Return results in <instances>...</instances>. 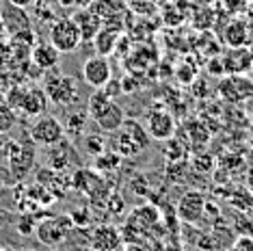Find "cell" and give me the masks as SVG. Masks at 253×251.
Listing matches in <instances>:
<instances>
[{"instance_id":"cell-1","label":"cell","mask_w":253,"mask_h":251,"mask_svg":"<svg viewBox=\"0 0 253 251\" xmlns=\"http://www.w3.org/2000/svg\"><path fill=\"white\" fill-rule=\"evenodd\" d=\"M152 136L147 134L145 126L136 119H128L122 124V128L117 130V136H115V145L113 150L117 154H122L124 158H132L136 154H141L145 147L149 145Z\"/></svg>"},{"instance_id":"cell-2","label":"cell","mask_w":253,"mask_h":251,"mask_svg":"<svg viewBox=\"0 0 253 251\" xmlns=\"http://www.w3.org/2000/svg\"><path fill=\"white\" fill-rule=\"evenodd\" d=\"M43 91H45V95H48V100L61 108H67L80 100L78 83L74 81L72 76H65V74L56 72L54 67L50 70L48 76H45V89Z\"/></svg>"},{"instance_id":"cell-3","label":"cell","mask_w":253,"mask_h":251,"mask_svg":"<svg viewBox=\"0 0 253 251\" xmlns=\"http://www.w3.org/2000/svg\"><path fill=\"white\" fill-rule=\"evenodd\" d=\"M4 158L9 161V167H11V173L13 178L22 182L31 173L33 165H35V143L31 139L28 141H9L4 145Z\"/></svg>"},{"instance_id":"cell-4","label":"cell","mask_w":253,"mask_h":251,"mask_svg":"<svg viewBox=\"0 0 253 251\" xmlns=\"http://www.w3.org/2000/svg\"><path fill=\"white\" fill-rule=\"evenodd\" d=\"M74 225L70 214H48L45 219H42L35 227V236L37 241L45 245V247H59L72 234Z\"/></svg>"},{"instance_id":"cell-5","label":"cell","mask_w":253,"mask_h":251,"mask_svg":"<svg viewBox=\"0 0 253 251\" xmlns=\"http://www.w3.org/2000/svg\"><path fill=\"white\" fill-rule=\"evenodd\" d=\"M48 42L52 43L61 54H67V52H74V50L83 43V37H80V31L72 18H61L50 24Z\"/></svg>"},{"instance_id":"cell-6","label":"cell","mask_w":253,"mask_h":251,"mask_svg":"<svg viewBox=\"0 0 253 251\" xmlns=\"http://www.w3.org/2000/svg\"><path fill=\"white\" fill-rule=\"evenodd\" d=\"M28 139L35 145L48 147V145L59 143L61 139H65V128H63V124L52 115H39L35 122L31 124V128H28Z\"/></svg>"},{"instance_id":"cell-7","label":"cell","mask_w":253,"mask_h":251,"mask_svg":"<svg viewBox=\"0 0 253 251\" xmlns=\"http://www.w3.org/2000/svg\"><path fill=\"white\" fill-rule=\"evenodd\" d=\"M145 130L154 141H167L177 132V122L167 108L156 106L147 113L145 117Z\"/></svg>"},{"instance_id":"cell-8","label":"cell","mask_w":253,"mask_h":251,"mask_svg":"<svg viewBox=\"0 0 253 251\" xmlns=\"http://www.w3.org/2000/svg\"><path fill=\"white\" fill-rule=\"evenodd\" d=\"M216 91L223 100L238 104V102H245L247 98L253 95V81L247 78L245 74H225L221 78V83H218Z\"/></svg>"},{"instance_id":"cell-9","label":"cell","mask_w":253,"mask_h":251,"mask_svg":"<svg viewBox=\"0 0 253 251\" xmlns=\"http://www.w3.org/2000/svg\"><path fill=\"white\" fill-rule=\"evenodd\" d=\"M206 195L201 191H186L184 195L177 199V206H175V212H177V219H182L184 223L193 225V223H199L206 214Z\"/></svg>"},{"instance_id":"cell-10","label":"cell","mask_w":253,"mask_h":251,"mask_svg":"<svg viewBox=\"0 0 253 251\" xmlns=\"http://www.w3.org/2000/svg\"><path fill=\"white\" fill-rule=\"evenodd\" d=\"M83 78H84V83L93 89L104 87V84L113 78V67H111L108 56H102V54L89 56L83 65Z\"/></svg>"},{"instance_id":"cell-11","label":"cell","mask_w":253,"mask_h":251,"mask_svg":"<svg viewBox=\"0 0 253 251\" xmlns=\"http://www.w3.org/2000/svg\"><path fill=\"white\" fill-rule=\"evenodd\" d=\"M78 156L74 145L67 139H61L59 143L48 145V154H45V167L54 171H67L72 165H76Z\"/></svg>"},{"instance_id":"cell-12","label":"cell","mask_w":253,"mask_h":251,"mask_svg":"<svg viewBox=\"0 0 253 251\" xmlns=\"http://www.w3.org/2000/svg\"><path fill=\"white\" fill-rule=\"evenodd\" d=\"M91 119H93L95 126L100 128V132H117V130L122 128V124L126 122V113L117 102L111 100L104 108H100L95 115H91Z\"/></svg>"},{"instance_id":"cell-13","label":"cell","mask_w":253,"mask_h":251,"mask_svg":"<svg viewBox=\"0 0 253 251\" xmlns=\"http://www.w3.org/2000/svg\"><path fill=\"white\" fill-rule=\"evenodd\" d=\"M89 243H91V247H95L100 251H117V249H122L124 238L117 227L104 223V225H97L89 234Z\"/></svg>"},{"instance_id":"cell-14","label":"cell","mask_w":253,"mask_h":251,"mask_svg":"<svg viewBox=\"0 0 253 251\" xmlns=\"http://www.w3.org/2000/svg\"><path fill=\"white\" fill-rule=\"evenodd\" d=\"M223 59V67H225V74H249L253 70V63L249 56V48L243 45V48H227L225 52L221 54Z\"/></svg>"},{"instance_id":"cell-15","label":"cell","mask_w":253,"mask_h":251,"mask_svg":"<svg viewBox=\"0 0 253 251\" xmlns=\"http://www.w3.org/2000/svg\"><path fill=\"white\" fill-rule=\"evenodd\" d=\"M74 22H76L78 31H80V37H83V42H93V37L100 33V28L104 26V22L102 18L95 13L93 9H78L76 13H74Z\"/></svg>"},{"instance_id":"cell-16","label":"cell","mask_w":253,"mask_h":251,"mask_svg":"<svg viewBox=\"0 0 253 251\" xmlns=\"http://www.w3.org/2000/svg\"><path fill=\"white\" fill-rule=\"evenodd\" d=\"M48 95H45L43 89L39 87H26L24 91V98H22V104H20V111L28 117H39L48 111Z\"/></svg>"},{"instance_id":"cell-17","label":"cell","mask_w":253,"mask_h":251,"mask_svg":"<svg viewBox=\"0 0 253 251\" xmlns=\"http://www.w3.org/2000/svg\"><path fill=\"white\" fill-rule=\"evenodd\" d=\"M158 219H160L158 208L152 206V204H145V206H139V208L132 210V214L128 216L126 223H128L130 227H134L139 234H145L149 227H154L158 223Z\"/></svg>"},{"instance_id":"cell-18","label":"cell","mask_w":253,"mask_h":251,"mask_svg":"<svg viewBox=\"0 0 253 251\" xmlns=\"http://www.w3.org/2000/svg\"><path fill=\"white\" fill-rule=\"evenodd\" d=\"M59 56H61V52L50 42H39L31 48V63H35L39 70H43V72L56 67Z\"/></svg>"},{"instance_id":"cell-19","label":"cell","mask_w":253,"mask_h":251,"mask_svg":"<svg viewBox=\"0 0 253 251\" xmlns=\"http://www.w3.org/2000/svg\"><path fill=\"white\" fill-rule=\"evenodd\" d=\"M223 43L227 48H243V45L251 43L249 37V22L245 20H232L225 26V33H223Z\"/></svg>"},{"instance_id":"cell-20","label":"cell","mask_w":253,"mask_h":251,"mask_svg":"<svg viewBox=\"0 0 253 251\" xmlns=\"http://www.w3.org/2000/svg\"><path fill=\"white\" fill-rule=\"evenodd\" d=\"M122 35L119 28H113V26H102L100 33L93 37V48H95V54H102V56H111L115 52V45H117V39Z\"/></svg>"},{"instance_id":"cell-21","label":"cell","mask_w":253,"mask_h":251,"mask_svg":"<svg viewBox=\"0 0 253 251\" xmlns=\"http://www.w3.org/2000/svg\"><path fill=\"white\" fill-rule=\"evenodd\" d=\"M89 113L87 108H76V111H70L65 117V124H63V128H65V134L72 136V139H80V136L84 134V126L89 122Z\"/></svg>"},{"instance_id":"cell-22","label":"cell","mask_w":253,"mask_h":251,"mask_svg":"<svg viewBox=\"0 0 253 251\" xmlns=\"http://www.w3.org/2000/svg\"><path fill=\"white\" fill-rule=\"evenodd\" d=\"M124 163V156L115 150H104L100 156H95V171L97 173H115Z\"/></svg>"},{"instance_id":"cell-23","label":"cell","mask_w":253,"mask_h":251,"mask_svg":"<svg viewBox=\"0 0 253 251\" xmlns=\"http://www.w3.org/2000/svg\"><path fill=\"white\" fill-rule=\"evenodd\" d=\"M83 147H84V154L95 158L104 150H108V143L102 134H87V136H83Z\"/></svg>"},{"instance_id":"cell-24","label":"cell","mask_w":253,"mask_h":251,"mask_svg":"<svg viewBox=\"0 0 253 251\" xmlns=\"http://www.w3.org/2000/svg\"><path fill=\"white\" fill-rule=\"evenodd\" d=\"M15 124H18V115H15V111L9 104L0 102V134L11 132V130L15 128Z\"/></svg>"},{"instance_id":"cell-25","label":"cell","mask_w":253,"mask_h":251,"mask_svg":"<svg viewBox=\"0 0 253 251\" xmlns=\"http://www.w3.org/2000/svg\"><path fill=\"white\" fill-rule=\"evenodd\" d=\"M72 219V225L74 230H84V227L91 225V212L87 208H74L72 212H67Z\"/></svg>"},{"instance_id":"cell-26","label":"cell","mask_w":253,"mask_h":251,"mask_svg":"<svg viewBox=\"0 0 253 251\" xmlns=\"http://www.w3.org/2000/svg\"><path fill=\"white\" fill-rule=\"evenodd\" d=\"M33 7H35V13H33V18H35L39 24H52V22L56 20L54 18V11L50 9L48 4L43 2V0H37Z\"/></svg>"},{"instance_id":"cell-27","label":"cell","mask_w":253,"mask_h":251,"mask_svg":"<svg viewBox=\"0 0 253 251\" xmlns=\"http://www.w3.org/2000/svg\"><path fill=\"white\" fill-rule=\"evenodd\" d=\"M24 91H26V87H22V84L9 87L7 95H4V104H9L15 113H18L20 111V104H22V98H24Z\"/></svg>"},{"instance_id":"cell-28","label":"cell","mask_w":253,"mask_h":251,"mask_svg":"<svg viewBox=\"0 0 253 251\" xmlns=\"http://www.w3.org/2000/svg\"><path fill=\"white\" fill-rule=\"evenodd\" d=\"M104 206H106V210L111 214H122L124 208H126V204H124V197L119 195V193H111V195L106 197Z\"/></svg>"},{"instance_id":"cell-29","label":"cell","mask_w":253,"mask_h":251,"mask_svg":"<svg viewBox=\"0 0 253 251\" xmlns=\"http://www.w3.org/2000/svg\"><path fill=\"white\" fill-rule=\"evenodd\" d=\"M193 167H195V169H199V171H208V169L212 167V156H210V154H206V152L195 154V158H193Z\"/></svg>"},{"instance_id":"cell-30","label":"cell","mask_w":253,"mask_h":251,"mask_svg":"<svg viewBox=\"0 0 253 251\" xmlns=\"http://www.w3.org/2000/svg\"><path fill=\"white\" fill-rule=\"evenodd\" d=\"M208 70H210V74H214L216 78H223V76H225V67H223V59H221V54H216L214 59L210 61Z\"/></svg>"},{"instance_id":"cell-31","label":"cell","mask_w":253,"mask_h":251,"mask_svg":"<svg viewBox=\"0 0 253 251\" xmlns=\"http://www.w3.org/2000/svg\"><path fill=\"white\" fill-rule=\"evenodd\" d=\"M102 89H104V91H106L108 95H111L113 100L117 98V95H122V93H124V91H122V81H115V78H111V81H108V83H106Z\"/></svg>"},{"instance_id":"cell-32","label":"cell","mask_w":253,"mask_h":251,"mask_svg":"<svg viewBox=\"0 0 253 251\" xmlns=\"http://www.w3.org/2000/svg\"><path fill=\"white\" fill-rule=\"evenodd\" d=\"M37 0H9V4L11 7H18V9H28V7H33Z\"/></svg>"},{"instance_id":"cell-33","label":"cell","mask_w":253,"mask_h":251,"mask_svg":"<svg viewBox=\"0 0 253 251\" xmlns=\"http://www.w3.org/2000/svg\"><path fill=\"white\" fill-rule=\"evenodd\" d=\"M124 251H149L147 247H143L141 243H132V245H126Z\"/></svg>"},{"instance_id":"cell-34","label":"cell","mask_w":253,"mask_h":251,"mask_svg":"<svg viewBox=\"0 0 253 251\" xmlns=\"http://www.w3.org/2000/svg\"><path fill=\"white\" fill-rule=\"evenodd\" d=\"M95 0H74V7H78V9H87V7H91Z\"/></svg>"},{"instance_id":"cell-35","label":"cell","mask_w":253,"mask_h":251,"mask_svg":"<svg viewBox=\"0 0 253 251\" xmlns=\"http://www.w3.org/2000/svg\"><path fill=\"white\" fill-rule=\"evenodd\" d=\"M9 33H7V26H4V22L2 18H0V42H4V37H7Z\"/></svg>"},{"instance_id":"cell-36","label":"cell","mask_w":253,"mask_h":251,"mask_svg":"<svg viewBox=\"0 0 253 251\" xmlns=\"http://www.w3.org/2000/svg\"><path fill=\"white\" fill-rule=\"evenodd\" d=\"M56 2L61 4V7H65V9H70V7H74V0H56Z\"/></svg>"},{"instance_id":"cell-37","label":"cell","mask_w":253,"mask_h":251,"mask_svg":"<svg viewBox=\"0 0 253 251\" xmlns=\"http://www.w3.org/2000/svg\"><path fill=\"white\" fill-rule=\"evenodd\" d=\"M247 48H249V56H251V63H253V42H251L249 45H247Z\"/></svg>"},{"instance_id":"cell-38","label":"cell","mask_w":253,"mask_h":251,"mask_svg":"<svg viewBox=\"0 0 253 251\" xmlns=\"http://www.w3.org/2000/svg\"><path fill=\"white\" fill-rule=\"evenodd\" d=\"M249 37H251V42H253V20L249 22Z\"/></svg>"},{"instance_id":"cell-39","label":"cell","mask_w":253,"mask_h":251,"mask_svg":"<svg viewBox=\"0 0 253 251\" xmlns=\"http://www.w3.org/2000/svg\"><path fill=\"white\" fill-rule=\"evenodd\" d=\"M249 18L253 20V0H251V4H249Z\"/></svg>"},{"instance_id":"cell-40","label":"cell","mask_w":253,"mask_h":251,"mask_svg":"<svg viewBox=\"0 0 253 251\" xmlns=\"http://www.w3.org/2000/svg\"><path fill=\"white\" fill-rule=\"evenodd\" d=\"M84 251H100V249H95V247H91V245H89V247L84 249Z\"/></svg>"},{"instance_id":"cell-41","label":"cell","mask_w":253,"mask_h":251,"mask_svg":"<svg viewBox=\"0 0 253 251\" xmlns=\"http://www.w3.org/2000/svg\"><path fill=\"white\" fill-rule=\"evenodd\" d=\"M0 251H15V249H9V247H0Z\"/></svg>"},{"instance_id":"cell-42","label":"cell","mask_w":253,"mask_h":251,"mask_svg":"<svg viewBox=\"0 0 253 251\" xmlns=\"http://www.w3.org/2000/svg\"><path fill=\"white\" fill-rule=\"evenodd\" d=\"M227 251H238V249H236V247H232V249H227Z\"/></svg>"},{"instance_id":"cell-43","label":"cell","mask_w":253,"mask_h":251,"mask_svg":"<svg viewBox=\"0 0 253 251\" xmlns=\"http://www.w3.org/2000/svg\"><path fill=\"white\" fill-rule=\"evenodd\" d=\"M24 251H35V249H24Z\"/></svg>"},{"instance_id":"cell-44","label":"cell","mask_w":253,"mask_h":251,"mask_svg":"<svg viewBox=\"0 0 253 251\" xmlns=\"http://www.w3.org/2000/svg\"><path fill=\"white\" fill-rule=\"evenodd\" d=\"M0 184H2V180H0Z\"/></svg>"}]
</instances>
